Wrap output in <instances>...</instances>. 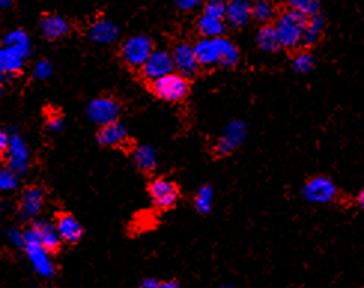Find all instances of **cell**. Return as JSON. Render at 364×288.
<instances>
[{"label":"cell","instance_id":"cell-1","mask_svg":"<svg viewBox=\"0 0 364 288\" xmlns=\"http://www.w3.org/2000/svg\"><path fill=\"white\" fill-rule=\"evenodd\" d=\"M308 16L301 15L296 11L287 10L282 12L277 23H275V29H277L278 38L281 42L282 48L287 49H295L301 45V41L305 36V30L308 25Z\"/></svg>","mask_w":364,"mask_h":288},{"label":"cell","instance_id":"cell-2","mask_svg":"<svg viewBox=\"0 0 364 288\" xmlns=\"http://www.w3.org/2000/svg\"><path fill=\"white\" fill-rule=\"evenodd\" d=\"M149 85V90L153 91L156 98L169 103L182 102L190 94V80L176 72L151 81Z\"/></svg>","mask_w":364,"mask_h":288},{"label":"cell","instance_id":"cell-3","mask_svg":"<svg viewBox=\"0 0 364 288\" xmlns=\"http://www.w3.org/2000/svg\"><path fill=\"white\" fill-rule=\"evenodd\" d=\"M154 48V42L147 34H138L122 42L120 54L122 62L133 69H140Z\"/></svg>","mask_w":364,"mask_h":288},{"label":"cell","instance_id":"cell-4","mask_svg":"<svg viewBox=\"0 0 364 288\" xmlns=\"http://www.w3.org/2000/svg\"><path fill=\"white\" fill-rule=\"evenodd\" d=\"M148 195L160 211H169L180 202L181 190L175 181L167 178H154L148 184Z\"/></svg>","mask_w":364,"mask_h":288},{"label":"cell","instance_id":"cell-5","mask_svg":"<svg viewBox=\"0 0 364 288\" xmlns=\"http://www.w3.org/2000/svg\"><path fill=\"white\" fill-rule=\"evenodd\" d=\"M246 137V124L241 120L232 121L221 132L214 145V153L218 157H227L233 154L241 146Z\"/></svg>","mask_w":364,"mask_h":288},{"label":"cell","instance_id":"cell-6","mask_svg":"<svg viewBox=\"0 0 364 288\" xmlns=\"http://www.w3.org/2000/svg\"><path fill=\"white\" fill-rule=\"evenodd\" d=\"M121 113V104L117 99L109 98V96H102L92 100L87 108V115L94 124L99 127L109 124L112 121H117Z\"/></svg>","mask_w":364,"mask_h":288},{"label":"cell","instance_id":"cell-7","mask_svg":"<svg viewBox=\"0 0 364 288\" xmlns=\"http://www.w3.org/2000/svg\"><path fill=\"white\" fill-rule=\"evenodd\" d=\"M23 250L25 251V256H28L33 270L38 275L43 278H51L56 274V266L54 261L51 258V252L41 247L38 242H34L33 239L25 236V233H24Z\"/></svg>","mask_w":364,"mask_h":288},{"label":"cell","instance_id":"cell-8","mask_svg":"<svg viewBox=\"0 0 364 288\" xmlns=\"http://www.w3.org/2000/svg\"><path fill=\"white\" fill-rule=\"evenodd\" d=\"M301 193H303L305 199L310 203L325 205L332 203L336 199L337 188L330 178L319 175L308 179Z\"/></svg>","mask_w":364,"mask_h":288},{"label":"cell","instance_id":"cell-9","mask_svg":"<svg viewBox=\"0 0 364 288\" xmlns=\"http://www.w3.org/2000/svg\"><path fill=\"white\" fill-rule=\"evenodd\" d=\"M172 72H175L172 54L166 49H154L147 58V62L140 67L142 76L149 82Z\"/></svg>","mask_w":364,"mask_h":288},{"label":"cell","instance_id":"cell-10","mask_svg":"<svg viewBox=\"0 0 364 288\" xmlns=\"http://www.w3.org/2000/svg\"><path fill=\"white\" fill-rule=\"evenodd\" d=\"M8 169H11L17 175H23L28 172L30 164V151L24 139L20 135H10L8 142Z\"/></svg>","mask_w":364,"mask_h":288},{"label":"cell","instance_id":"cell-11","mask_svg":"<svg viewBox=\"0 0 364 288\" xmlns=\"http://www.w3.org/2000/svg\"><path fill=\"white\" fill-rule=\"evenodd\" d=\"M25 236L38 242L41 247L45 248L50 252H56L60 245L61 241L56 229V224H52L45 220H38L34 221L28 230H24Z\"/></svg>","mask_w":364,"mask_h":288},{"label":"cell","instance_id":"cell-12","mask_svg":"<svg viewBox=\"0 0 364 288\" xmlns=\"http://www.w3.org/2000/svg\"><path fill=\"white\" fill-rule=\"evenodd\" d=\"M171 54L176 74L185 76L187 80L197 75L200 65L197 62L196 54H194L193 45H190L187 42L178 43V45H175V48L172 49Z\"/></svg>","mask_w":364,"mask_h":288},{"label":"cell","instance_id":"cell-13","mask_svg":"<svg viewBox=\"0 0 364 288\" xmlns=\"http://www.w3.org/2000/svg\"><path fill=\"white\" fill-rule=\"evenodd\" d=\"M221 43L223 36L220 38H203L193 45L194 54H196L200 67H211L220 65L221 57Z\"/></svg>","mask_w":364,"mask_h":288},{"label":"cell","instance_id":"cell-14","mask_svg":"<svg viewBox=\"0 0 364 288\" xmlns=\"http://www.w3.org/2000/svg\"><path fill=\"white\" fill-rule=\"evenodd\" d=\"M97 142L106 148H120L129 142V132L121 121H112L109 124L99 127L96 135Z\"/></svg>","mask_w":364,"mask_h":288},{"label":"cell","instance_id":"cell-15","mask_svg":"<svg viewBox=\"0 0 364 288\" xmlns=\"http://www.w3.org/2000/svg\"><path fill=\"white\" fill-rule=\"evenodd\" d=\"M251 20V3L248 0H230L226 3V25L242 29Z\"/></svg>","mask_w":364,"mask_h":288},{"label":"cell","instance_id":"cell-16","mask_svg":"<svg viewBox=\"0 0 364 288\" xmlns=\"http://www.w3.org/2000/svg\"><path fill=\"white\" fill-rule=\"evenodd\" d=\"M56 229L61 242L74 245V243H78L83 239V225L72 214H60L56 223Z\"/></svg>","mask_w":364,"mask_h":288},{"label":"cell","instance_id":"cell-17","mask_svg":"<svg viewBox=\"0 0 364 288\" xmlns=\"http://www.w3.org/2000/svg\"><path fill=\"white\" fill-rule=\"evenodd\" d=\"M45 206V191L41 187H29L24 190L20 202V212L23 218H34Z\"/></svg>","mask_w":364,"mask_h":288},{"label":"cell","instance_id":"cell-18","mask_svg":"<svg viewBox=\"0 0 364 288\" xmlns=\"http://www.w3.org/2000/svg\"><path fill=\"white\" fill-rule=\"evenodd\" d=\"M39 30L43 34V38H47L48 41H57L66 36L70 30V25L61 15L51 14L41 20Z\"/></svg>","mask_w":364,"mask_h":288},{"label":"cell","instance_id":"cell-19","mask_svg":"<svg viewBox=\"0 0 364 288\" xmlns=\"http://www.w3.org/2000/svg\"><path fill=\"white\" fill-rule=\"evenodd\" d=\"M118 36H120L118 25L109 20L96 21L90 25V29H88V38L96 43H100V45L112 43Z\"/></svg>","mask_w":364,"mask_h":288},{"label":"cell","instance_id":"cell-20","mask_svg":"<svg viewBox=\"0 0 364 288\" xmlns=\"http://www.w3.org/2000/svg\"><path fill=\"white\" fill-rule=\"evenodd\" d=\"M25 58L28 57L21 54L20 51H17L12 47H6L2 43V47H0V72L3 75L19 74L24 66Z\"/></svg>","mask_w":364,"mask_h":288},{"label":"cell","instance_id":"cell-21","mask_svg":"<svg viewBox=\"0 0 364 288\" xmlns=\"http://www.w3.org/2000/svg\"><path fill=\"white\" fill-rule=\"evenodd\" d=\"M133 162H135L136 168L144 172L151 173L157 168V153L151 145H138L131 153Z\"/></svg>","mask_w":364,"mask_h":288},{"label":"cell","instance_id":"cell-22","mask_svg":"<svg viewBox=\"0 0 364 288\" xmlns=\"http://www.w3.org/2000/svg\"><path fill=\"white\" fill-rule=\"evenodd\" d=\"M257 45L264 52H277L282 48L277 29H275L273 24L261 25L259 33H257Z\"/></svg>","mask_w":364,"mask_h":288},{"label":"cell","instance_id":"cell-23","mask_svg":"<svg viewBox=\"0 0 364 288\" xmlns=\"http://www.w3.org/2000/svg\"><path fill=\"white\" fill-rule=\"evenodd\" d=\"M325 27V19L321 14H315L312 16H309L308 20V25H306V30H305V36L303 41H301V47H312L315 43L319 41L323 34V30Z\"/></svg>","mask_w":364,"mask_h":288},{"label":"cell","instance_id":"cell-24","mask_svg":"<svg viewBox=\"0 0 364 288\" xmlns=\"http://www.w3.org/2000/svg\"><path fill=\"white\" fill-rule=\"evenodd\" d=\"M226 21L203 15L197 20V30L203 38H220L226 32Z\"/></svg>","mask_w":364,"mask_h":288},{"label":"cell","instance_id":"cell-25","mask_svg":"<svg viewBox=\"0 0 364 288\" xmlns=\"http://www.w3.org/2000/svg\"><path fill=\"white\" fill-rule=\"evenodd\" d=\"M3 45L15 48L17 51H20L21 54H24L25 57H29L30 52H32V42H30L29 34L21 29H15V30H11L10 33H8L6 36L3 38Z\"/></svg>","mask_w":364,"mask_h":288},{"label":"cell","instance_id":"cell-26","mask_svg":"<svg viewBox=\"0 0 364 288\" xmlns=\"http://www.w3.org/2000/svg\"><path fill=\"white\" fill-rule=\"evenodd\" d=\"M277 16V8L270 0H255L251 5V19L261 24H270Z\"/></svg>","mask_w":364,"mask_h":288},{"label":"cell","instance_id":"cell-27","mask_svg":"<svg viewBox=\"0 0 364 288\" xmlns=\"http://www.w3.org/2000/svg\"><path fill=\"white\" fill-rule=\"evenodd\" d=\"M194 208L199 214L206 215L212 211V206H214V187L205 184L202 186L196 195H194Z\"/></svg>","mask_w":364,"mask_h":288},{"label":"cell","instance_id":"cell-28","mask_svg":"<svg viewBox=\"0 0 364 288\" xmlns=\"http://www.w3.org/2000/svg\"><path fill=\"white\" fill-rule=\"evenodd\" d=\"M239 58H241V52L232 41L223 38L221 43V57H220V66L223 67H233L237 65Z\"/></svg>","mask_w":364,"mask_h":288},{"label":"cell","instance_id":"cell-29","mask_svg":"<svg viewBox=\"0 0 364 288\" xmlns=\"http://www.w3.org/2000/svg\"><path fill=\"white\" fill-rule=\"evenodd\" d=\"M288 10L296 11L305 16H312L319 11V0H286Z\"/></svg>","mask_w":364,"mask_h":288},{"label":"cell","instance_id":"cell-30","mask_svg":"<svg viewBox=\"0 0 364 288\" xmlns=\"http://www.w3.org/2000/svg\"><path fill=\"white\" fill-rule=\"evenodd\" d=\"M314 65H315V58L308 51L299 52V54L295 57V60H292V69H295L297 74L310 72L314 69Z\"/></svg>","mask_w":364,"mask_h":288},{"label":"cell","instance_id":"cell-31","mask_svg":"<svg viewBox=\"0 0 364 288\" xmlns=\"http://www.w3.org/2000/svg\"><path fill=\"white\" fill-rule=\"evenodd\" d=\"M203 15L212 16V19L224 20L226 2H223V0H211V2H206L205 6H203Z\"/></svg>","mask_w":364,"mask_h":288},{"label":"cell","instance_id":"cell-32","mask_svg":"<svg viewBox=\"0 0 364 288\" xmlns=\"http://www.w3.org/2000/svg\"><path fill=\"white\" fill-rule=\"evenodd\" d=\"M19 186V175L11 169L0 170V191H12Z\"/></svg>","mask_w":364,"mask_h":288},{"label":"cell","instance_id":"cell-33","mask_svg":"<svg viewBox=\"0 0 364 288\" xmlns=\"http://www.w3.org/2000/svg\"><path fill=\"white\" fill-rule=\"evenodd\" d=\"M139 288H181L178 281H158L156 278H145Z\"/></svg>","mask_w":364,"mask_h":288},{"label":"cell","instance_id":"cell-34","mask_svg":"<svg viewBox=\"0 0 364 288\" xmlns=\"http://www.w3.org/2000/svg\"><path fill=\"white\" fill-rule=\"evenodd\" d=\"M51 74H52V66L48 60H41V62L36 63V66L33 69V76L41 81L47 80V78L51 76Z\"/></svg>","mask_w":364,"mask_h":288},{"label":"cell","instance_id":"cell-35","mask_svg":"<svg viewBox=\"0 0 364 288\" xmlns=\"http://www.w3.org/2000/svg\"><path fill=\"white\" fill-rule=\"evenodd\" d=\"M6 238L10 241L14 247L23 248L24 245V232H21L19 227H11L10 230L6 232Z\"/></svg>","mask_w":364,"mask_h":288},{"label":"cell","instance_id":"cell-36","mask_svg":"<svg viewBox=\"0 0 364 288\" xmlns=\"http://www.w3.org/2000/svg\"><path fill=\"white\" fill-rule=\"evenodd\" d=\"M202 3L203 0H176V6L180 8L181 11H193Z\"/></svg>","mask_w":364,"mask_h":288},{"label":"cell","instance_id":"cell-37","mask_svg":"<svg viewBox=\"0 0 364 288\" xmlns=\"http://www.w3.org/2000/svg\"><path fill=\"white\" fill-rule=\"evenodd\" d=\"M48 129L51 130V132H54V133L61 132V130L65 129L63 118H61V117H51L48 120Z\"/></svg>","mask_w":364,"mask_h":288},{"label":"cell","instance_id":"cell-38","mask_svg":"<svg viewBox=\"0 0 364 288\" xmlns=\"http://www.w3.org/2000/svg\"><path fill=\"white\" fill-rule=\"evenodd\" d=\"M8 142H10V135H8L3 129H0V154L6 153Z\"/></svg>","mask_w":364,"mask_h":288},{"label":"cell","instance_id":"cell-39","mask_svg":"<svg viewBox=\"0 0 364 288\" xmlns=\"http://www.w3.org/2000/svg\"><path fill=\"white\" fill-rule=\"evenodd\" d=\"M12 5V0H0V11L8 10Z\"/></svg>","mask_w":364,"mask_h":288},{"label":"cell","instance_id":"cell-40","mask_svg":"<svg viewBox=\"0 0 364 288\" xmlns=\"http://www.w3.org/2000/svg\"><path fill=\"white\" fill-rule=\"evenodd\" d=\"M357 205H358V208L364 206V191L363 190H360L358 195H357Z\"/></svg>","mask_w":364,"mask_h":288},{"label":"cell","instance_id":"cell-41","mask_svg":"<svg viewBox=\"0 0 364 288\" xmlns=\"http://www.w3.org/2000/svg\"><path fill=\"white\" fill-rule=\"evenodd\" d=\"M3 80H5V75H3L2 72H0V84H2V82H3Z\"/></svg>","mask_w":364,"mask_h":288},{"label":"cell","instance_id":"cell-42","mask_svg":"<svg viewBox=\"0 0 364 288\" xmlns=\"http://www.w3.org/2000/svg\"><path fill=\"white\" fill-rule=\"evenodd\" d=\"M220 288H237V287H232V285H223V287H220Z\"/></svg>","mask_w":364,"mask_h":288}]
</instances>
